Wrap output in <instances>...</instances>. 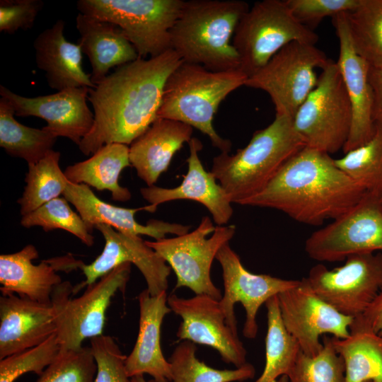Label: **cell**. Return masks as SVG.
Returning a JSON list of instances; mask_svg holds the SVG:
<instances>
[{
	"label": "cell",
	"instance_id": "obj_42",
	"mask_svg": "<svg viewBox=\"0 0 382 382\" xmlns=\"http://www.w3.org/2000/svg\"><path fill=\"white\" fill-rule=\"evenodd\" d=\"M43 5L40 0H1L0 31L13 34L31 28Z\"/></svg>",
	"mask_w": 382,
	"mask_h": 382
},
{
	"label": "cell",
	"instance_id": "obj_28",
	"mask_svg": "<svg viewBox=\"0 0 382 382\" xmlns=\"http://www.w3.org/2000/svg\"><path fill=\"white\" fill-rule=\"evenodd\" d=\"M129 153V147L125 144L105 145L87 160L68 166L64 173L71 183L108 190L114 200L127 202L131 192L119 184L118 179L121 172L131 166Z\"/></svg>",
	"mask_w": 382,
	"mask_h": 382
},
{
	"label": "cell",
	"instance_id": "obj_7",
	"mask_svg": "<svg viewBox=\"0 0 382 382\" xmlns=\"http://www.w3.org/2000/svg\"><path fill=\"white\" fill-rule=\"evenodd\" d=\"M318 40L313 30L294 17L285 0H262L241 17L232 44L239 56L240 69L249 76L288 44L316 45Z\"/></svg>",
	"mask_w": 382,
	"mask_h": 382
},
{
	"label": "cell",
	"instance_id": "obj_4",
	"mask_svg": "<svg viewBox=\"0 0 382 382\" xmlns=\"http://www.w3.org/2000/svg\"><path fill=\"white\" fill-rule=\"evenodd\" d=\"M305 145L293 118L276 115L267 127L255 131L249 143L234 154L214 157L211 173L231 203L244 202L261 192L285 163Z\"/></svg>",
	"mask_w": 382,
	"mask_h": 382
},
{
	"label": "cell",
	"instance_id": "obj_8",
	"mask_svg": "<svg viewBox=\"0 0 382 382\" xmlns=\"http://www.w3.org/2000/svg\"><path fill=\"white\" fill-rule=\"evenodd\" d=\"M352 120V108L338 66L330 59L316 86L294 116V127L306 147L330 154L345 146Z\"/></svg>",
	"mask_w": 382,
	"mask_h": 382
},
{
	"label": "cell",
	"instance_id": "obj_36",
	"mask_svg": "<svg viewBox=\"0 0 382 382\" xmlns=\"http://www.w3.org/2000/svg\"><path fill=\"white\" fill-rule=\"evenodd\" d=\"M21 224L25 228L40 226L45 231L62 229L92 246L94 237L79 214L74 212L64 197H57L33 212L23 215Z\"/></svg>",
	"mask_w": 382,
	"mask_h": 382
},
{
	"label": "cell",
	"instance_id": "obj_11",
	"mask_svg": "<svg viewBox=\"0 0 382 382\" xmlns=\"http://www.w3.org/2000/svg\"><path fill=\"white\" fill-rule=\"evenodd\" d=\"M235 233V225L214 226L206 216L191 232L145 243L175 272V289L187 287L195 294L220 300L221 291L211 279V266L220 248L229 243Z\"/></svg>",
	"mask_w": 382,
	"mask_h": 382
},
{
	"label": "cell",
	"instance_id": "obj_26",
	"mask_svg": "<svg viewBox=\"0 0 382 382\" xmlns=\"http://www.w3.org/2000/svg\"><path fill=\"white\" fill-rule=\"evenodd\" d=\"M193 128L179 121L157 118L129 145V161L147 185H154L166 172L184 143L192 139Z\"/></svg>",
	"mask_w": 382,
	"mask_h": 382
},
{
	"label": "cell",
	"instance_id": "obj_48",
	"mask_svg": "<svg viewBox=\"0 0 382 382\" xmlns=\"http://www.w3.org/2000/svg\"><path fill=\"white\" fill-rule=\"evenodd\" d=\"M381 201H382V195H381Z\"/></svg>",
	"mask_w": 382,
	"mask_h": 382
},
{
	"label": "cell",
	"instance_id": "obj_27",
	"mask_svg": "<svg viewBox=\"0 0 382 382\" xmlns=\"http://www.w3.org/2000/svg\"><path fill=\"white\" fill-rule=\"evenodd\" d=\"M76 28L80 35L78 45L89 59L95 85L108 76L110 69L139 57L122 30L111 22L79 13Z\"/></svg>",
	"mask_w": 382,
	"mask_h": 382
},
{
	"label": "cell",
	"instance_id": "obj_44",
	"mask_svg": "<svg viewBox=\"0 0 382 382\" xmlns=\"http://www.w3.org/2000/svg\"><path fill=\"white\" fill-rule=\"evenodd\" d=\"M369 78L374 94V122L375 125L382 126V66H370Z\"/></svg>",
	"mask_w": 382,
	"mask_h": 382
},
{
	"label": "cell",
	"instance_id": "obj_34",
	"mask_svg": "<svg viewBox=\"0 0 382 382\" xmlns=\"http://www.w3.org/2000/svg\"><path fill=\"white\" fill-rule=\"evenodd\" d=\"M195 343L184 340L174 349L169 362L172 382H233L254 377L255 367L250 363L235 369H216L206 365L196 357Z\"/></svg>",
	"mask_w": 382,
	"mask_h": 382
},
{
	"label": "cell",
	"instance_id": "obj_16",
	"mask_svg": "<svg viewBox=\"0 0 382 382\" xmlns=\"http://www.w3.org/2000/svg\"><path fill=\"white\" fill-rule=\"evenodd\" d=\"M216 259L222 268L224 294L219 302L227 322L238 332L234 305L241 303L245 311L243 334L248 339H255L258 330L256 316L260 306L270 298L296 286L300 280L250 272L229 243L220 248Z\"/></svg>",
	"mask_w": 382,
	"mask_h": 382
},
{
	"label": "cell",
	"instance_id": "obj_18",
	"mask_svg": "<svg viewBox=\"0 0 382 382\" xmlns=\"http://www.w3.org/2000/svg\"><path fill=\"white\" fill-rule=\"evenodd\" d=\"M89 89L71 88L50 95L28 98L1 85L0 95L11 105L15 115L42 118L47 122L45 129L57 137H66L79 146L94 122V114L87 104Z\"/></svg>",
	"mask_w": 382,
	"mask_h": 382
},
{
	"label": "cell",
	"instance_id": "obj_14",
	"mask_svg": "<svg viewBox=\"0 0 382 382\" xmlns=\"http://www.w3.org/2000/svg\"><path fill=\"white\" fill-rule=\"evenodd\" d=\"M277 297L283 323L304 354L313 357L320 352L323 335L338 339L349 335L353 318L340 313L320 299L303 279Z\"/></svg>",
	"mask_w": 382,
	"mask_h": 382
},
{
	"label": "cell",
	"instance_id": "obj_38",
	"mask_svg": "<svg viewBox=\"0 0 382 382\" xmlns=\"http://www.w3.org/2000/svg\"><path fill=\"white\" fill-rule=\"evenodd\" d=\"M61 350L56 334L34 347L0 359V382H14L27 373L40 376Z\"/></svg>",
	"mask_w": 382,
	"mask_h": 382
},
{
	"label": "cell",
	"instance_id": "obj_41",
	"mask_svg": "<svg viewBox=\"0 0 382 382\" xmlns=\"http://www.w3.org/2000/svg\"><path fill=\"white\" fill-rule=\"evenodd\" d=\"M359 0H285L294 17L313 30L325 18L354 10Z\"/></svg>",
	"mask_w": 382,
	"mask_h": 382
},
{
	"label": "cell",
	"instance_id": "obj_19",
	"mask_svg": "<svg viewBox=\"0 0 382 382\" xmlns=\"http://www.w3.org/2000/svg\"><path fill=\"white\" fill-rule=\"evenodd\" d=\"M340 45L337 62L352 108V126L345 153L367 141L374 134V94L369 81V64L356 52L351 39L345 13L332 18Z\"/></svg>",
	"mask_w": 382,
	"mask_h": 382
},
{
	"label": "cell",
	"instance_id": "obj_43",
	"mask_svg": "<svg viewBox=\"0 0 382 382\" xmlns=\"http://www.w3.org/2000/svg\"><path fill=\"white\" fill-rule=\"evenodd\" d=\"M349 330L369 331L382 335V289L367 308L353 318Z\"/></svg>",
	"mask_w": 382,
	"mask_h": 382
},
{
	"label": "cell",
	"instance_id": "obj_32",
	"mask_svg": "<svg viewBox=\"0 0 382 382\" xmlns=\"http://www.w3.org/2000/svg\"><path fill=\"white\" fill-rule=\"evenodd\" d=\"M60 156L52 149L37 163L28 165L26 185L18 200L22 216L63 195L68 180L59 166Z\"/></svg>",
	"mask_w": 382,
	"mask_h": 382
},
{
	"label": "cell",
	"instance_id": "obj_6",
	"mask_svg": "<svg viewBox=\"0 0 382 382\" xmlns=\"http://www.w3.org/2000/svg\"><path fill=\"white\" fill-rule=\"evenodd\" d=\"M130 272L131 263L122 264L86 286L76 298L72 297L74 286L68 281L54 289L51 304L60 351L81 349L86 339L103 335L108 308L117 291H125Z\"/></svg>",
	"mask_w": 382,
	"mask_h": 382
},
{
	"label": "cell",
	"instance_id": "obj_15",
	"mask_svg": "<svg viewBox=\"0 0 382 382\" xmlns=\"http://www.w3.org/2000/svg\"><path fill=\"white\" fill-rule=\"evenodd\" d=\"M167 303L183 320L176 332L178 340L209 346L236 368L247 363V351L228 325L219 300L206 294L185 299L171 294Z\"/></svg>",
	"mask_w": 382,
	"mask_h": 382
},
{
	"label": "cell",
	"instance_id": "obj_13",
	"mask_svg": "<svg viewBox=\"0 0 382 382\" xmlns=\"http://www.w3.org/2000/svg\"><path fill=\"white\" fill-rule=\"evenodd\" d=\"M303 279L320 299L354 318L367 308L382 289V253L353 255L343 265L331 270L318 264Z\"/></svg>",
	"mask_w": 382,
	"mask_h": 382
},
{
	"label": "cell",
	"instance_id": "obj_31",
	"mask_svg": "<svg viewBox=\"0 0 382 382\" xmlns=\"http://www.w3.org/2000/svg\"><path fill=\"white\" fill-rule=\"evenodd\" d=\"M265 306L267 311L265 364L262 374L255 382H276L282 376H288L301 352L298 342L283 323L277 295L270 298Z\"/></svg>",
	"mask_w": 382,
	"mask_h": 382
},
{
	"label": "cell",
	"instance_id": "obj_20",
	"mask_svg": "<svg viewBox=\"0 0 382 382\" xmlns=\"http://www.w3.org/2000/svg\"><path fill=\"white\" fill-rule=\"evenodd\" d=\"M62 195L75 207L91 232L97 225L105 224L123 233L146 235L159 240L166 238L168 233L185 234L191 228L156 219H151L146 225H141L134 217L137 212L145 210L154 213L157 207L152 204L134 209L115 206L99 199L85 184H75L68 180Z\"/></svg>",
	"mask_w": 382,
	"mask_h": 382
},
{
	"label": "cell",
	"instance_id": "obj_2",
	"mask_svg": "<svg viewBox=\"0 0 382 382\" xmlns=\"http://www.w3.org/2000/svg\"><path fill=\"white\" fill-rule=\"evenodd\" d=\"M366 193L330 154L305 146L242 205L277 209L298 222L320 226L349 211Z\"/></svg>",
	"mask_w": 382,
	"mask_h": 382
},
{
	"label": "cell",
	"instance_id": "obj_12",
	"mask_svg": "<svg viewBox=\"0 0 382 382\" xmlns=\"http://www.w3.org/2000/svg\"><path fill=\"white\" fill-rule=\"evenodd\" d=\"M304 249L310 258L330 262L382 251L381 195L366 192L349 211L312 233Z\"/></svg>",
	"mask_w": 382,
	"mask_h": 382
},
{
	"label": "cell",
	"instance_id": "obj_37",
	"mask_svg": "<svg viewBox=\"0 0 382 382\" xmlns=\"http://www.w3.org/2000/svg\"><path fill=\"white\" fill-rule=\"evenodd\" d=\"M323 344L316 356L300 352L288 375L289 382H346L345 363L336 352L331 337L325 336Z\"/></svg>",
	"mask_w": 382,
	"mask_h": 382
},
{
	"label": "cell",
	"instance_id": "obj_9",
	"mask_svg": "<svg viewBox=\"0 0 382 382\" xmlns=\"http://www.w3.org/2000/svg\"><path fill=\"white\" fill-rule=\"evenodd\" d=\"M185 0H79L81 13L119 26L141 58L171 48L170 30Z\"/></svg>",
	"mask_w": 382,
	"mask_h": 382
},
{
	"label": "cell",
	"instance_id": "obj_35",
	"mask_svg": "<svg viewBox=\"0 0 382 382\" xmlns=\"http://www.w3.org/2000/svg\"><path fill=\"white\" fill-rule=\"evenodd\" d=\"M336 166L366 192L382 195V126L372 138L338 159Z\"/></svg>",
	"mask_w": 382,
	"mask_h": 382
},
{
	"label": "cell",
	"instance_id": "obj_24",
	"mask_svg": "<svg viewBox=\"0 0 382 382\" xmlns=\"http://www.w3.org/2000/svg\"><path fill=\"white\" fill-rule=\"evenodd\" d=\"M39 257L37 248L31 244L18 252L0 255V288L3 295L15 294L33 301L51 304L54 289L62 282L58 270L66 271L65 257L42 260L34 265Z\"/></svg>",
	"mask_w": 382,
	"mask_h": 382
},
{
	"label": "cell",
	"instance_id": "obj_29",
	"mask_svg": "<svg viewBox=\"0 0 382 382\" xmlns=\"http://www.w3.org/2000/svg\"><path fill=\"white\" fill-rule=\"evenodd\" d=\"M331 340L343 359L346 382H382V335L349 330L347 337Z\"/></svg>",
	"mask_w": 382,
	"mask_h": 382
},
{
	"label": "cell",
	"instance_id": "obj_23",
	"mask_svg": "<svg viewBox=\"0 0 382 382\" xmlns=\"http://www.w3.org/2000/svg\"><path fill=\"white\" fill-rule=\"evenodd\" d=\"M167 299L166 291L151 296L147 289L138 296L139 332L125 361L130 378L148 374L156 382H172L170 364L165 358L161 346V325L165 316L171 311Z\"/></svg>",
	"mask_w": 382,
	"mask_h": 382
},
{
	"label": "cell",
	"instance_id": "obj_33",
	"mask_svg": "<svg viewBox=\"0 0 382 382\" xmlns=\"http://www.w3.org/2000/svg\"><path fill=\"white\" fill-rule=\"evenodd\" d=\"M345 14L356 52L370 66H382V0H359Z\"/></svg>",
	"mask_w": 382,
	"mask_h": 382
},
{
	"label": "cell",
	"instance_id": "obj_30",
	"mask_svg": "<svg viewBox=\"0 0 382 382\" xmlns=\"http://www.w3.org/2000/svg\"><path fill=\"white\" fill-rule=\"evenodd\" d=\"M15 111L4 98H0V146L28 165L42 160L52 150L57 137L51 132L25 126L14 117Z\"/></svg>",
	"mask_w": 382,
	"mask_h": 382
},
{
	"label": "cell",
	"instance_id": "obj_25",
	"mask_svg": "<svg viewBox=\"0 0 382 382\" xmlns=\"http://www.w3.org/2000/svg\"><path fill=\"white\" fill-rule=\"evenodd\" d=\"M65 23L58 19L51 28L42 31L35 39L36 66L45 72L48 86L58 91L71 88L96 86L91 74L82 66V52L78 44L66 40Z\"/></svg>",
	"mask_w": 382,
	"mask_h": 382
},
{
	"label": "cell",
	"instance_id": "obj_1",
	"mask_svg": "<svg viewBox=\"0 0 382 382\" xmlns=\"http://www.w3.org/2000/svg\"><path fill=\"white\" fill-rule=\"evenodd\" d=\"M183 62L173 50L123 64L89 89L94 122L79 148L88 156L110 144L129 146L158 118L167 79Z\"/></svg>",
	"mask_w": 382,
	"mask_h": 382
},
{
	"label": "cell",
	"instance_id": "obj_45",
	"mask_svg": "<svg viewBox=\"0 0 382 382\" xmlns=\"http://www.w3.org/2000/svg\"><path fill=\"white\" fill-rule=\"evenodd\" d=\"M131 379H132V382H156L154 379H150L148 381L146 380L144 377V375L134 376L132 377Z\"/></svg>",
	"mask_w": 382,
	"mask_h": 382
},
{
	"label": "cell",
	"instance_id": "obj_10",
	"mask_svg": "<svg viewBox=\"0 0 382 382\" xmlns=\"http://www.w3.org/2000/svg\"><path fill=\"white\" fill-rule=\"evenodd\" d=\"M329 60L316 45L293 42L249 76L245 86L267 93L276 115L293 118L318 83L316 69H322Z\"/></svg>",
	"mask_w": 382,
	"mask_h": 382
},
{
	"label": "cell",
	"instance_id": "obj_47",
	"mask_svg": "<svg viewBox=\"0 0 382 382\" xmlns=\"http://www.w3.org/2000/svg\"><path fill=\"white\" fill-rule=\"evenodd\" d=\"M364 382H373V381H364Z\"/></svg>",
	"mask_w": 382,
	"mask_h": 382
},
{
	"label": "cell",
	"instance_id": "obj_40",
	"mask_svg": "<svg viewBox=\"0 0 382 382\" xmlns=\"http://www.w3.org/2000/svg\"><path fill=\"white\" fill-rule=\"evenodd\" d=\"M90 347L97 364L94 382H132L125 367L127 356L112 337L91 338Z\"/></svg>",
	"mask_w": 382,
	"mask_h": 382
},
{
	"label": "cell",
	"instance_id": "obj_17",
	"mask_svg": "<svg viewBox=\"0 0 382 382\" xmlns=\"http://www.w3.org/2000/svg\"><path fill=\"white\" fill-rule=\"evenodd\" d=\"M105 240L102 253L91 264L81 268L86 279L74 288V294L92 284L119 265L134 264L144 276L151 296L166 291L170 267L139 236L123 233L105 225H97Z\"/></svg>",
	"mask_w": 382,
	"mask_h": 382
},
{
	"label": "cell",
	"instance_id": "obj_21",
	"mask_svg": "<svg viewBox=\"0 0 382 382\" xmlns=\"http://www.w3.org/2000/svg\"><path fill=\"white\" fill-rule=\"evenodd\" d=\"M56 330L52 304L15 294L0 297V359L40 345Z\"/></svg>",
	"mask_w": 382,
	"mask_h": 382
},
{
	"label": "cell",
	"instance_id": "obj_46",
	"mask_svg": "<svg viewBox=\"0 0 382 382\" xmlns=\"http://www.w3.org/2000/svg\"><path fill=\"white\" fill-rule=\"evenodd\" d=\"M276 382H289V378L287 376H282L279 377Z\"/></svg>",
	"mask_w": 382,
	"mask_h": 382
},
{
	"label": "cell",
	"instance_id": "obj_22",
	"mask_svg": "<svg viewBox=\"0 0 382 382\" xmlns=\"http://www.w3.org/2000/svg\"><path fill=\"white\" fill-rule=\"evenodd\" d=\"M188 145L189 156L186 160L188 168L180 185L174 188L156 185L142 187L141 195L156 207L176 199L197 202L208 209L217 226H224L233 215L231 202L214 175L204 169L198 154L202 148L201 141L192 137Z\"/></svg>",
	"mask_w": 382,
	"mask_h": 382
},
{
	"label": "cell",
	"instance_id": "obj_3",
	"mask_svg": "<svg viewBox=\"0 0 382 382\" xmlns=\"http://www.w3.org/2000/svg\"><path fill=\"white\" fill-rule=\"evenodd\" d=\"M249 8L247 2L240 0L184 1L170 30L171 48L184 62L211 71L240 69L232 40Z\"/></svg>",
	"mask_w": 382,
	"mask_h": 382
},
{
	"label": "cell",
	"instance_id": "obj_5",
	"mask_svg": "<svg viewBox=\"0 0 382 382\" xmlns=\"http://www.w3.org/2000/svg\"><path fill=\"white\" fill-rule=\"evenodd\" d=\"M248 77L241 69L214 71L183 61L166 80L157 117L196 128L221 152H230L231 141L217 134L213 120L221 103Z\"/></svg>",
	"mask_w": 382,
	"mask_h": 382
},
{
	"label": "cell",
	"instance_id": "obj_39",
	"mask_svg": "<svg viewBox=\"0 0 382 382\" xmlns=\"http://www.w3.org/2000/svg\"><path fill=\"white\" fill-rule=\"evenodd\" d=\"M97 364L91 347L60 351L36 382H94Z\"/></svg>",
	"mask_w": 382,
	"mask_h": 382
}]
</instances>
